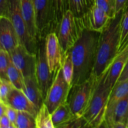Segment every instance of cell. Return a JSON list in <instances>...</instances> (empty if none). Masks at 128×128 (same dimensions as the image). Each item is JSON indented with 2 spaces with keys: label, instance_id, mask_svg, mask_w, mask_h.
I'll list each match as a JSON object with an SVG mask.
<instances>
[{
  "label": "cell",
  "instance_id": "74e56055",
  "mask_svg": "<svg viewBox=\"0 0 128 128\" xmlns=\"http://www.w3.org/2000/svg\"><path fill=\"white\" fill-rule=\"evenodd\" d=\"M127 128H128V122H127V126H126Z\"/></svg>",
  "mask_w": 128,
  "mask_h": 128
},
{
  "label": "cell",
  "instance_id": "52a82bcc",
  "mask_svg": "<svg viewBox=\"0 0 128 128\" xmlns=\"http://www.w3.org/2000/svg\"><path fill=\"white\" fill-rule=\"evenodd\" d=\"M9 18L18 35L20 43L23 44L29 51L36 54L37 42L32 40L28 31L21 13L20 0H9Z\"/></svg>",
  "mask_w": 128,
  "mask_h": 128
},
{
  "label": "cell",
  "instance_id": "f1b7e54d",
  "mask_svg": "<svg viewBox=\"0 0 128 128\" xmlns=\"http://www.w3.org/2000/svg\"><path fill=\"white\" fill-rule=\"evenodd\" d=\"M94 4L102 9L112 18L116 16L114 0H94Z\"/></svg>",
  "mask_w": 128,
  "mask_h": 128
},
{
  "label": "cell",
  "instance_id": "cb8c5ba5",
  "mask_svg": "<svg viewBox=\"0 0 128 128\" xmlns=\"http://www.w3.org/2000/svg\"><path fill=\"white\" fill-rule=\"evenodd\" d=\"M62 70L65 80L71 86L74 76V64L70 51L64 55L62 63Z\"/></svg>",
  "mask_w": 128,
  "mask_h": 128
},
{
  "label": "cell",
  "instance_id": "e575fe53",
  "mask_svg": "<svg viewBox=\"0 0 128 128\" xmlns=\"http://www.w3.org/2000/svg\"><path fill=\"white\" fill-rule=\"evenodd\" d=\"M127 80H128V60L126 63L125 64L123 70H122V72H121L116 82H122V81H126Z\"/></svg>",
  "mask_w": 128,
  "mask_h": 128
},
{
  "label": "cell",
  "instance_id": "d590c367",
  "mask_svg": "<svg viewBox=\"0 0 128 128\" xmlns=\"http://www.w3.org/2000/svg\"><path fill=\"white\" fill-rule=\"evenodd\" d=\"M8 106L7 104H5L4 102L0 101V117L3 115L6 114V111H7Z\"/></svg>",
  "mask_w": 128,
  "mask_h": 128
},
{
  "label": "cell",
  "instance_id": "5bb4252c",
  "mask_svg": "<svg viewBox=\"0 0 128 128\" xmlns=\"http://www.w3.org/2000/svg\"><path fill=\"white\" fill-rule=\"evenodd\" d=\"M84 17L87 28L100 33L104 31L112 19L95 4L89 9Z\"/></svg>",
  "mask_w": 128,
  "mask_h": 128
},
{
  "label": "cell",
  "instance_id": "8d00e7d4",
  "mask_svg": "<svg viewBox=\"0 0 128 128\" xmlns=\"http://www.w3.org/2000/svg\"><path fill=\"white\" fill-rule=\"evenodd\" d=\"M94 0H88V6L89 8H91V6H92L94 4Z\"/></svg>",
  "mask_w": 128,
  "mask_h": 128
},
{
  "label": "cell",
  "instance_id": "d6986e66",
  "mask_svg": "<svg viewBox=\"0 0 128 128\" xmlns=\"http://www.w3.org/2000/svg\"><path fill=\"white\" fill-rule=\"evenodd\" d=\"M51 116L54 128H63L76 116L72 114L69 102H67L60 105L51 113Z\"/></svg>",
  "mask_w": 128,
  "mask_h": 128
},
{
  "label": "cell",
  "instance_id": "4fadbf2b",
  "mask_svg": "<svg viewBox=\"0 0 128 128\" xmlns=\"http://www.w3.org/2000/svg\"><path fill=\"white\" fill-rule=\"evenodd\" d=\"M20 44L18 35L10 18L0 16V44L1 48L11 52Z\"/></svg>",
  "mask_w": 128,
  "mask_h": 128
},
{
  "label": "cell",
  "instance_id": "7a4b0ae2",
  "mask_svg": "<svg viewBox=\"0 0 128 128\" xmlns=\"http://www.w3.org/2000/svg\"><path fill=\"white\" fill-rule=\"evenodd\" d=\"M123 11L117 14L104 31L100 34L96 61L91 74L98 81L106 74L118 53L121 22Z\"/></svg>",
  "mask_w": 128,
  "mask_h": 128
},
{
  "label": "cell",
  "instance_id": "ac0fdd59",
  "mask_svg": "<svg viewBox=\"0 0 128 128\" xmlns=\"http://www.w3.org/2000/svg\"><path fill=\"white\" fill-rule=\"evenodd\" d=\"M23 92L38 110L44 103V98L36 76L24 78Z\"/></svg>",
  "mask_w": 128,
  "mask_h": 128
},
{
  "label": "cell",
  "instance_id": "484cf974",
  "mask_svg": "<svg viewBox=\"0 0 128 128\" xmlns=\"http://www.w3.org/2000/svg\"><path fill=\"white\" fill-rule=\"evenodd\" d=\"M17 128H34L36 127L35 117L25 111H18V112Z\"/></svg>",
  "mask_w": 128,
  "mask_h": 128
},
{
  "label": "cell",
  "instance_id": "30bf717a",
  "mask_svg": "<svg viewBox=\"0 0 128 128\" xmlns=\"http://www.w3.org/2000/svg\"><path fill=\"white\" fill-rule=\"evenodd\" d=\"M36 56V76L44 100L54 76L50 71L48 63L45 50V38L44 40L41 39V41L38 46Z\"/></svg>",
  "mask_w": 128,
  "mask_h": 128
},
{
  "label": "cell",
  "instance_id": "9c48e42d",
  "mask_svg": "<svg viewBox=\"0 0 128 128\" xmlns=\"http://www.w3.org/2000/svg\"><path fill=\"white\" fill-rule=\"evenodd\" d=\"M10 54L12 63L20 70L24 78L36 76V54L29 51L21 43Z\"/></svg>",
  "mask_w": 128,
  "mask_h": 128
},
{
  "label": "cell",
  "instance_id": "5b68a950",
  "mask_svg": "<svg viewBox=\"0 0 128 128\" xmlns=\"http://www.w3.org/2000/svg\"><path fill=\"white\" fill-rule=\"evenodd\" d=\"M99 81L91 75L82 83L71 87L68 102L74 116L78 117L83 116L90 106Z\"/></svg>",
  "mask_w": 128,
  "mask_h": 128
},
{
  "label": "cell",
  "instance_id": "8fae6325",
  "mask_svg": "<svg viewBox=\"0 0 128 128\" xmlns=\"http://www.w3.org/2000/svg\"><path fill=\"white\" fill-rule=\"evenodd\" d=\"M128 95L114 104L107 106L104 121L102 126L112 128H127Z\"/></svg>",
  "mask_w": 128,
  "mask_h": 128
},
{
  "label": "cell",
  "instance_id": "d4e9b609",
  "mask_svg": "<svg viewBox=\"0 0 128 128\" xmlns=\"http://www.w3.org/2000/svg\"><path fill=\"white\" fill-rule=\"evenodd\" d=\"M128 41V6L124 10L121 22L120 38L119 43L118 53L123 50L125 44Z\"/></svg>",
  "mask_w": 128,
  "mask_h": 128
},
{
  "label": "cell",
  "instance_id": "836d02e7",
  "mask_svg": "<svg viewBox=\"0 0 128 128\" xmlns=\"http://www.w3.org/2000/svg\"><path fill=\"white\" fill-rule=\"evenodd\" d=\"M0 128H16L11 122L7 115L4 114L0 117Z\"/></svg>",
  "mask_w": 128,
  "mask_h": 128
},
{
  "label": "cell",
  "instance_id": "ba28073f",
  "mask_svg": "<svg viewBox=\"0 0 128 128\" xmlns=\"http://www.w3.org/2000/svg\"><path fill=\"white\" fill-rule=\"evenodd\" d=\"M38 39H42L51 28H56L52 0H33Z\"/></svg>",
  "mask_w": 128,
  "mask_h": 128
},
{
  "label": "cell",
  "instance_id": "7c38bea8",
  "mask_svg": "<svg viewBox=\"0 0 128 128\" xmlns=\"http://www.w3.org/2000/svg\"><path fill=\"white\" fill-rule=\"evenodd\" d=\"M45 50L50 71L53 75L62 66L64 54L56 32L48 34L45 37Z\"/></svg>",
  "mask_w": 128,
  "mask_h": 128
},
{
  "label": "cell",
  "instance_id": "44dd1931",
  "mask_svg": "<svg viewBox=\"0 0 128 128\" xmlns=\"http://www.w3.org/2000/svg\"><path fill=\"white\" fill-rule=\"evenodd\" d=\"M128 95V80L116 82L111 91L107 106L114 104L118 101Z\"/></svg>",
  "mask_w": 128,
  "mask_h": 128
},
{
  "label": "cell",
  "instance_id": "e0dca14e",
  "mask_svg": "<svg viewBox=\"0 0 128 128\" xmlns=\"http://www.w3.org/2000/svg\"><path fill=\"white\" fill-rule=\"evenodd\" d=\"M20 6L22 18L27 26L29 34L32 40L37 42L38 39L36 30L33 0H20Z\"/></svg>",
  "mask_w": 128,
  "mask_h": 128
},
{
  "label": "cell",
  "instance_id": "6da1fadb",
  "mask_svg": "<svg viewBox=\"0 0 128 128\" xmlns=\"http://www.w3.org/2000/svg\"><path fill=\"white\" fill-rule=\"evenodd\" d=\"M100 34L86 28L79 40L69 51L74 64L71 87L82 83L92 74Z\"/></svg>",
  "mask_w": 128,
  "mask_h": 128
},
{
  "label": "cell",
  "instance_id": "277c9868",
  "mask_svg": "<svg viewBox=\"0 0 128 128\" xmlns=\"http://www.w3.org/2000/svg\"><path fill=\"white\" fill-rule=\"evenodd\" d=\"M103 76L99 81L90 106L82 116L86 121L87 128L101 127L104 121L108 102L111 90L105 86Z\"/></svg>",
  "mask_w": 128,
  "mask_h": 128
},
{
  "label": "cell",
  "instance_id": "4dcf8cb0",
  "mask_svg": "<svg viewBox=\"0 0 128 128\" xmlns=\"http://www.w3.org/2000/svg\"><path fill=\"white\" fill-rule=\"evenodd\" d=\"M18 112V111L15 110L14 108H13L11 107V106H9V105L8 106L6 114L7 115L8 118L10 119V121H11V122L13 124L14 126H15L16 128H17V126H16V121H17Z\"/></svg>",
  "mask_w": 128,
  "mask_h": 128
},
{
  "label": "cell",
  "instance_id": "d6a6232c",
  "mask_svg": "<svg viewBox=\"0 0 128 128\" xmlns=\"http://www.w3.org/2000/svg\"><path fill=\"white\" fill-rule=\"evenodd\" d=\"M0 16L9 17V0H0Z\"/></svg>",
  "mask_w": 128,
  "mask_h": 128
},
{
  "label": "cell",
  "instance_id": "ffe728a7",
  "mask_svg": "<svg viewBox=\"0 0 128 128\" xmlns=\"http://www.w3.org/2000/svg\"><path fill=\"white\" fill-rule=\"evenodd\" d=\"M35 122L36 128H54L51 113L44 102L35 116Z\"/></svg>",
  "mask_w": 128,
  "mask_h": 128
},
{
  "label": "cell",
  "instance_id": "3957f363",
  "mask_svg": "<svg viewBox=\"0 0 128 128\" xmlns=\"http://www.w3.org/2000/svg\"><path fill=\"white\" fill-rule=\"evenodd\" d=\"M86 27L85 17L79 18L68 9L58 25V37L64 55L68 52L79 40Z\"/></svg>",
  "mask_w": 128,
  "mask_h": 128
},
{
  "label": "cell",
  "instance_id": "4316f807",
  "mask_svg": "<svg viewBox=\"0 0 128 128\" xmlns=\"http://www.w3.org/2000/svg\"><path fill=\"white\" fill-rule=\"evenodd\" d=\"M53 5L54 20L56 28L61 21L62 16L65 11L68 9V0H52Z\"/></svg>",
  "mask_w": 128,
  "mask_h": 128
},
{
  "label": "cell",
  "instance_id": "2e32d148",
  "mask_svg": "<svg viewBox=\"0 0 128 128\" xmlns=\"http://www.w3.org/2000/svg\"><path fill=\"white\" fill-rule=\"evenodd\" d=\"M7 103L17 111H25L35 117L38 110L28 98L24 92L13 87L8 96Z\"/></svg>",
  "mask_w": 128,
  "mask_h": 128
},
{
  "label": "cell",
  "instance_id": "f546056e",
  "mask_svg": "<svg viewBox=\"0 0 128 128\" xmlns=\"http://www.w3.org/2000/svg\"><path fill=\"white\" fill-rule=\"evenodd\" d=\"M13 87L8 79L0 78V101L8 104V96Z\"/></svg>",
  "mask_w": 128,
  "mask_h": 128
},
{
  "label": "cell",
  "instance_id": "83f0119b",
  "mask_svg": "<svg viewBox=\"0 0 128 128\" xmlns=\"http://www.w3.org/2000/svg\"><path fill=\"white\" fill-rule=\"evenodd\" d=\"M11 61V58L9 52L0 48V78L8 79V70Z\"/></svg>",
  "mask_w": 128,
  "mask_h": 128
},
{
  "label": "cell",
  "instance_id": "7402d4cb",
  "mask_svg": "<svg viewBox=\"0 0 128 128\" xmlns=\"http://www.w3.org/2000/svg\"><path fill=\"white\" fill-rule=\"evenodd\" d=\"M8 79L14 87L23 91L24 89V78L20 70L12 63V60L8 70Z\"/></svg>",
  "mask_w": 128,
  "mask_h": 128
},
{
  "label": "cell",
  "instance_id": "603a6c76",
  "mask_svg": "<svg viewBox=\"0 0 128 128\" xmlns=\"http://www.w3.org/2000/svg\"><path fill=\"white\" fill-rule=\"evenodd\" d=\"M68 9H70L76 16L84 17L88 11V0H68Z\"/></svg>",
  "mask_w": 128,
  "mask_h": 128
},
{
  "label": "cell",
  "instance_id": "1f68e13d",
  "mask_svg": "<svg viewBox=\"0 0 128 128\" xmlns=\"http://www.w3.org/2000/svg\"><path fill=\"white\" fill-rule=\"evenodd\" d=\"M116 15L123 11L128 6V0H114Z\"/></svg>",
  "mask_w": 128,
  "mask_h": 128
},
{
  "label": "cell",
  "instance_id": "8992f818",
  "mask_svg": "<svg viewBox=\"0 0 128 128\" xmlns=\"http://www.w3.org/2000/svg\"><path fill=\"white\" fill-rule=\"evenodd\" d=\"M71 89V86L64 78L61 66L54 74L52 84L44 100V102L51 113L60 105L68 102Z\"/></svg>",
  "mask_w": 128,
  "mask_h": 128
},
{
  "label": "cell",
  "instance_id": "9a60e30c",
  "mask_svg": "<svg viewBox=\"0 0 128 128\" xmlns=\"http://www.w3.org/2000/svg\"><path fill=\"white\" fill-rule=\"evenodd\" d=\"M128 60V46L118 53L103 76L105 86L112 90Z\"/></svg>",
  "mask_w": 128,
  "mask_h": 128
}]
</instances>
